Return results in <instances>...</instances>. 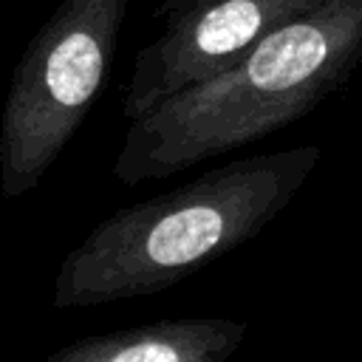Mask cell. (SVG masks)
Wrapping results in <instances>:
<instances>
[{
	"label": "cell",
	"mask_w": 362,
	"mask_h": 362,
	"mask_svg": "<svg viewBox=\"0 0 362 362\" xmlns=\"http://www.w3.org/2000/svg\"><path fill=\"white\" fill-rule=\"evenodd\" d=\"M322 161V147L232 158L99 221L59 263L54 308L158 294L260 235Z\"/></svg>",
	"instance_id": "cell-1"
},
{
	"label": "cell",
	"mask_w": 362,
	"mask_h": 362,
	"mask_svg": "<svg viewBox=\"0 0 362 362\" xmlns=\"http://www.w3.org/2000/svg\"><path fill=\"white\" fill-rule=\"evenodd\" d=\"M362 57V0H325L280 25L232 68L133 119L113 161L124 187L161 181L311 113Z\"/></svg>",
	"instance_id": "cell-2"
},
{
	"label": "cell",
	"mask_w": 362,
	"mask_h": 362,
	"mask_svg": "<svg viewBox=\"0 0 362 362\" xmlns=\"http://www.w3.org/2000/svg\"><path fill=\"white\" fill-rule=\"evenodd\" d=\"M127 0H62L14 65L0 113V195L31 192L90 113Z\"/></svg>",
	"instance_id": "cell-3"
},
{
	"label": "cell",
	"mask_w": 362,
	"mask_h": 362,
	"mask_svg": "<svg viewBox=\"0 0 362 362\" xmlns=\"http://www.w3.org/2000/svg\"><path fill=\"white\" fill-rule=\"evenodd\" d=\"M322 3L325 0H209L164 17V31L136 54L122 99L124 119L133 122L167 96L232 68L272 31Z\"/></svg>",
	"instance_id": "cell-4"
},
{
	"label": "cell",
	"mask_w": 362,
	"mask_h": 362,
	"mask_svg": "<svg viewBox=\"0 0 362 362\" xmlns=\"http://www.w3.org/2000/svg\"><path fill=\"white\" fill-rule=\"evenodd\" d=\"M243 337V320L167 317L74 339L40 362H226L240 348Z\"/></svg>",
	"instance_id": "cell-5"
},
{
	"label": "cell",
	"mask_w": 362,
	"mask_h": 362,
	"mask_svg": "<svg viewBox=\"0 0 362 362\" xmlns=\"http://www.w3.org/2000/svg\"><path fill=\"white\" fill-rule=\"evenodd\" d=\"M201 3H209V0H164V3L158 6V11H161L164 17H173V14H181V11H189V8H195V6H201Z\"/></svg>",
	"instance_id": "cell-6"
}]
</instances>
